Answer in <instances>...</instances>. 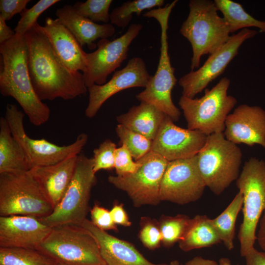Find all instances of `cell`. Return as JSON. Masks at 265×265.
<instances>
[{"instance_id": "obj_1", "label": "cell", "mask_w": 265, "mask_h": 265, "mask_svg": "<svg viewBox=\"0 0 265 265\" xmlns=\"http://www.w3.org/2000/svg\"><path fill=\"white\" fill-rule=\"evenodd\" d=\"M24 37L28 49V74L41 101L72 100L88 92L82 73L71 70L61 61L43 26L37 22Z\"/></svg>"}, {"instance_id": "obj_2", "label": "cell", "mask_w": 265, "mask_h": 265, "mask_svg": "<svg viewBox=\"0 0 265 265\" xmlns=\"http://www.w3.org/2000/svg\"><path fill=\"white\" fill-rule=\"evenodd\" d=\"M0 93L13 98L30 122L35 126L46 123L51 110L36 94L27 68L28 49L24 36L16 33L0 44Z\"/></svg>"}, {"instance_id": "obj_3", "label": "cell", "mask_w": 265, "mask_h": 265, "mask_svg": "<svg viewBox=\"0 0 265 265\" xmlns=\"http://www.w3.org/2000/svg\"><path fill=\"white\" fill-rule=\"evenodd\" d=\"M189 8L180 33L191 46L190 68L193 71L199 68L203 55L212 54L227 42L230 32L223 17L218 15L213 1L191 0Z\"/></svg>"}, {"instance_id": "obj_4", "label": "cell", "mask_w": 265, "mask_h": 265, "mask_svg": "<svg viewBox=\"0 0 265 265\" xmlns=\"http://www.w3.org/2000/svg\"><path fill=\"white\" fill-rule=\"evenodd\" d=\"M177 1V0H174L163 7L152 9L143 14L144 17L155 19L160 25V56L155 74L152 76L144 90L135 96L140 102H146L155 106L173 121L179 120L181 112L172 99V90L177 80L174 75L175 68L170 62L167 30L170 14Z\"/></svg>"}, {"instance_id": "obj_5", "label": "cell", "mask_w": 265, "mask_h": 265, "mask_svg": "<svg viewBox=\"0 0 265 265\" xmlns=\"http://www.w3.org/2000/svg\"><path fill=\"white\" fill-rule=\"evenodd\" d=\"M37 249L62 265H107L95 237L80 225L52 228Z\"/></svg>"}, {"instance_id": "obj_6", "label": "cell", "mask_w": 265, "mask_h": 265, "mask_svg": "<svg viewBox=\"0 0 265 265\" xmlns=\"http://www.w3.org/2000/svg\"><path fill=\"white\" fill-rule=\"evenodd\" d=\"M230 82L229 79L224 77L212 89L206 88L200 98L180 97L178 104L187 129L207 135L224 132L227 117L237 103L234 97L228 94Z\"/></svg>"}, {"instance_id": "obj_7", "label": "cell", "mask_w": 265, "mask_h": 265, "mask_svg": "<svg viewBox=\"0 0 265 265\" xmlns=\"http://www.w3.org/2000/svg\"><path fill=\"white\" fill-rule=\"evenodd\" d=\"M197 156L202 178L214 194L220 195L238 178L242 152L237 144L225 138L223 132L208 135Z\"/></svg>"}, {"instance_id": "obj_8", "label": "cell", "mask_w": 265, "mask_h": 265, "mask_svg": "<svg viewBox=\"0 0 265 265\" xmlns=\"http://www.w3.org/2000/svg\"><path fill=\"white\" fill-rule=\"evenodd\" d=\"M243 195L242 222L238 233L242 257L254 247L256 229L265 211V161L251 157L244 164L236 180Z\"/></svg>"}, {"instance_id": "obj_9", "label": "cell", "mask_w": 265, "mask_h": 265, "mask_svg": "<svg viewBox=\"0 0 265 265\" xmlns=\"http://www.w3.org/2000/svg\"><path fill=\"white\" fill-rule=\"evenodd\" d=\"M53 209L27 171L0 173V216L42 218Z\"/></svg>"}, {"instance_id": "obj_10", "label": "cell", "mask_w": 265, "mask_h": 265, "mask_svg": "<svg viewBox=\"0 0 265 265\" xmlns=\"http://www.w3.org/2000/svg\"><path fill=\"white\" fill-rule=\"evenodd\" d=\"M92 158L80 154L72 181L62 199L48 216L40 219L51 228L81 226L88 211L91 191L97 182ZM40 219V218H39Z\"/></svg>"}, {"instance_id": "obj_11", "label": "cell", "mask_w": 265, "mask_h": 265, "mask_svg": "<svg viewBox=\"0 0 265 265\" xmlns=\"http://www.w3.org/2000/svg\"><path fill=\"white\" fill-rule=\"evenodd\" d=\"M13 136L23 148L32 168L57 163L68 158L80 154L88 136L81 133L75 141L67 145L59 146L45 139H35L27 135L24 126V112L14 104H7L5 116Z\"/></svg>"}, {"instance_id": "obj_12", "label": "cell", "mask_w": 265, "mask_h": 265, "mask_svg": "<svg viewBox=\"0 0 265 265\" xmlns=\"http://www.w3.org/2000/svg\"><path fill=\"white\" fill-rule=\"evenodd\" d=\"M139 160L141 165L134 173L124 176L110 175L108 181L126 192L135 207L157 205L161 202L160 186L168 161L152 151Z\"/></svg>"}, {"instance_id": "obj_13", "label": "cell", "mask_w": 265, "mask_h": 265, "mask_svg": "<svg viewBox=\"0 0 265 265\" xmlns=\"http://www.w3.org/2000/svg\"><path fill=\"white\" fill-rule=\"evenodd\" d=\"M142 28L140 23L131 24L120 37L113 40L100 39L97 43V49L86 53V70L82 74L87 88L106 82L107 77L127 58L130 45Z\"/></svg>"}, {"instance_id": "obj_14", "label": "cell", "mask_w": 265, "mask_h": 265, "mask_svg": "<svg viewBox=\"0 0 265 265\" xmlns=\"http://www.w3.org/2000/svg\"><path fill=\"white\" fill-rule=\"evenodd\" d=\"M206 187L197 155L168 161L160 183V200L179 205L195 202L202 196Z\"/></svg>"}, {"instance_id": "obj_15", "label": "cell", "mask_w": 265, "mask_h": 265, "mask_svg": "<svg viewBox=\"0 0 265 265\" xmlns=\"http://www.w3.org/2000/svg\"><path fill=\"white\" fill-rule=\"evenodd\" d=\"M257 30L244 28L230 36L227 42L210 54L205 62L196 70L183 76L178 83L182 88V95L194 97L205 90L210 82L221 75L232 59L238 54L242 44L255 36Z\"/></svg>"}, {"instance_id": "obj_16", "label": "cell", "mask_w": 265, "mask_h": 265, "mask_svg": "<svg viewBox=\"0 0 265 265\" xmlns=\"http://www.w3.org/2000/svg\"><path fill=\"white\" fill-rule=\"evenodd\" d=\"M151 77L142 58H131L123 68L115 71L106 83L94 84L87 88L89 97L85 116L89 118L94 117L107 99L122 90L133 87L145 88Z\"/></svg>"}, {"instance_id": "obj_17", "label": "cell", "mask_w": 265, "mask_h": 265, "mask_svg": "<svg viewBox=\"0 0 265 265\" xmlns=\"http://www.w3.org/2000/svg\"><path fill=\"white\" fill-rule=\"evenodd\" d=\"M208 135L197 130L179 127L167 116L153 140L151 151L168 161L192 158L205 144Z\"/></svg>"}, {"instance_id": "obj_18", "label": "cell", "mask_w": 265, "mask_h": 265, "mask_svg": "<svg viewBox=\"0 0 265 265\" xmlns=\"http://www.w3.org/2000/svg\"><path fill=\"white\" fill-rule=\"evenodd\" d=\"M223 133L235 144L265 148V110L258 106H238L227 116Z\"/></svg>"}, {"instance_id": "obj_19", "label": "cell", "mask_w": 265, "mask_h": 265, "mask_svg": "<svg viewBox=\"0 0 265 265\" xmlns=\"http://www.w3.org/2000/svg\"><path fill=\"white\" fill-rule=\"evenodd\" d=\"M52 228L31 216H0V247L37 249Z\"/></svg>"}, {"instance_id": "obj_20", "label": "cell", "mask_w": 265, "mask_h": 265, "mask_svg": "<svg viewBox=\"0 0 265 265\" xmlns=\"http://www.w3.org/2000/svg\"><path fill=\"white\" fill-rule=\"evenodd\" d=\"M78 155L54 164L35 167L28 171L53 209L62 199L72 181Z\"/></svg>"}, {"instance_id": "obj_21", "label": "cell", "mask_w": 265, "mask_h": 265, "mask_svg": "<svg viewBox=\"0 0 265 265\" xmlns=\"http://www.w3.org/2000/svg\"><path fill=\"white\" fill-rule=\"evenodd\" d=\"M81 226L97 239L102 257L107 265H169L149 261L132 244L109 234L87 218Z\"/></svg>"}, {"instance_id": "obj_22", "label": "cell", "mask_w": 265, "mask_h": 265, "mask_svg": "<svg viewBox=\"0 0 265 265\" xmlns=\"http://www.w3.org/2000/svg\"><path fill=\"white\" fill-rule=\"evenodd\" d=\"M43 29L55 53L71 70L84 73L86 53L70 31L57 19L47 17Z\"/></svg>"}, {"instance_id": "obj_23", "label": "cell", "mask_w": 265, "mask_h": 265, "mask_svg": "<svg viewBox=\"0 0 265 265\" xmlns=\"http://www.w3.org/2000/svg\"><path fill=\"white\" fill-rule=\"evenodd\" d=\"M55 15L59 21L73 34L80 45L90 50L97 47L98 39H107L115 32L111 24H98L80 15L73 5H65L57 9Z\"/></svg>"}, {"instance_id": "obj_24", "label": "cell", "mask_w": 265, "mask_h": 265, "mask_svg": "<svg viewBox=\"0 0 265 265\" xmlns=\"http://www.w3.org/2000/svg\"><path fill=\"white\" fill-rule=\"evenodd\" d=\"M167 115L155 106L140 102L116 117L119 124L153 140Z\"/></svg>"}, {"instance_id": "obj_25", "label": "cell", "mask_w": 265, "mask_h": 265, "mask_svg": "<svg viewBox=\"0 0 265 265\" xmlns=\"http://www.w3.org/2000/svg\"><path fill=\"white\" fill-rule=\"evenodd\" d=\"M30 170L26 155L13 136L4 117L0 118V173Z\"/></svg>"}, {"instance_id": "obj_26", "label": "cell", "mask_w": 265, "mask_h": 265, "mask_svg": "<svg viewBox=\"0 0 265 265\" xmlns=\"http://www.w3.org/2000/svg\"><path fill=\"white\" fill-rule=\"evenodd\" d=\"M220 242L211 219L206 215H196L190 219L187 229L178 244L182 251L188 252L211 247Z\"/></svg>"}, {"instance_id": "obj_27", "label": "cell", "mask_w": 265, "mask_h": 265, "mask_svg": "<svg viewBox=\"0 0 265 265\" xmlns=\"http://www.w3.org/2000/svg\"><path fill=\"white\" fill-rule=\"evenodd\" d=\"M218 11L223 14L230 33L239 29L255 27L265 34V21L258 20L246 12L239 3L231 0H214Z\"/></svg>"}, {"instance_id": "obj_28", "label": "cell", "mask_w": 265, "mask_h": 265, "mask_svg": "<svg viewBox=\"0 0 265 265\" xmlns=\"http://www.w3.org/2000/svg\"><path fill=\"white\" fill-rule=\"evenodd\" d=\"M243 201L242 194L239 191L223 212L215 218L211 219L221 242L228 250L234 247L236 223L238 214L242 210Z\"/></svg>"}, {"instance_id": "obj_29", "label": "cell", "mask_w": 265, "mask_h": 265, "mask_svg": "<svg viewBox=\"0 0 265 265\" xmlns=\"http://www.w3.org/2000/svg\"><path fill=\"white\" fill-rule=\"evenodd\" d=\"M0 265H60L36 249L0 247Z\"/></svg>"}, {"instance_id": "obj_30", "label": "cell", "mask_w": 265, "mask_h": 265, "mask_svg": "<svg viewBox=\"0 0 265 265\" xmlns=\"http://www.w3.org/2000/svg\"><path fill=\"white\" fill-rule=\"evenodd\" d=\"M164 3L163 0H128L113 9L110 13V21L112 25L124 28L128 26L134 14L139 16L144 10L161 7Z\"/></svg>"}, {"instance_id": "obj_31", "label": "cell", "mask_w": 265, "mask_h": 265, "mask_svg": "<svg viewBox=\"0 0 265 265\" xmlns=\"http://www.w3.org/2000/svg\"><path fill=\"white\" fill-rule=\"evenodd\" d=\"M190 219L182 214L175 216L162 215L159 221L162 236L161 244L165 248H170L179 242L184 236Z\"/></svg>"}, {"instance_id": "obj_32", "label": "cell", "mask_w": 265, "mask_h": 265, "mask_svg": "<svg viewBox=\"0 0 265 265\" xmlns=\"http://www.w3.org/2000/svg\"><path fill=\"white\" fill-rule=\"evenodd\" d=\"M116 132L122 145H124L136 161L151 151L153 141L118 124Z\"/></svg>"}, {"instance_id": "obj_33", "label": "cell", "mask_w": 265, "mask_h": 265, "mask_svg": "<svg viewBox=\"0 0 265 265\" xmlns=\"http://www.w3.org/2000/svg\"><path fill=\"white\" fill-rule=\"evenodd\" d=\"M112 2L111 0H87L77 2L73 6L79 14L93 22L108 24L110 21L109 8Z\"/></svg>"}, {"instance_id": "obj_34", "label": "cell", "mask_w": 265, "mask_h": 265, "mask_svg": "<svg viewBox=\"0 0 265 265\" xmlns=\"http://www.w3.org/2000/svg\"><path fill=\"white\" fill-rule=\"evenodd\" d=\"M60 1L59 0H40L30 8L25 9L20 13L21 18L14 31L24 36L37 23V19L48 8Z\"/></svg>"}, {"instance_id": "obj_35", "label": "cell", "mask_w": 265, "mask_h": 265, "mask_svg": "<svg viewBox=\"0 0 265 265\" xmlns=\"http://www.w3.org/2000/svg\"><path fill=\"white\" fill-rule=\"evenodd\" d=\"M139 238L143 245L150 250L160 247L162 236L159 221L148 216L141 217Z\"/></svg>"}, {"instance_id": "obj_36", "label": "cell", "mask_w": 265, "mask_h": 265, "mask_svg": "<svg viewBox=\"0 0 265 265\" xmlns=\"http://www.w3.org/2000/svg\"><path fill=\"white\" fill-rule=\"evenodd\" d=\"M116 144L107 139L93 151V171L96 174L100 170H111L114 168Z\"/></svg>"}, {"instance_id": "obj_37", "label": "cell", "mask_w": 265, "mask_h": 265, "mask_svg": "<svg viewBox=\"0 0 265 265\" xmlns=\"http://www.w3.org/2000/svg\"><path fill=\"white\" fill-rule=\"evenodd\" d=\"M140 160L134 161L132 157L124 145L116 148L114 168L117 176H124L134 173L141 166Z\"/></svg>"}, {"instance_id": "obj_38", "label": "cell", "mask_w": 265, "mask_h": 265, "mask_svg": "<svg viewBox=\"0 0 265 265\" xmlns=\"http://www.w3.org/2000/svg\"><path fill=\"white\" fill-rule=\"evenodd\" d=\"M91 221L99 228L104 230L118 231L117 225L113 222L110 211L95 204L90 210Z\"/></svg>"}, {"instance_id": "obj_39", "label": "cell", "mask_w": 265, "mask_h": 265, "mask_svg": "<svg viewBox=\"0 0 265 265\" xmlns=\"http://www.w3.org/2000/svg\"><path fill=\"white\" fill-rule=\"evenodd\" d=\"M30 1V0H0V16L6 21L9 20L16 14L22 13Z\"/></svg>"}, {"instance_id": "obj_40", "label": "cell", "mask_w": 265, "mask_h": 265, "mask_svg": "<svg viewBox=\"0 0 265 265\" xmlns=\"http://www.w3.org/2000/svg\"><path fill=\"white\" fill-rule=\"evenodd\" d=\"M113 222L116 225H120L125 227H130L132 222L125 210L123 205L121 203H115L110 211Z\"/></svg>"}, {"instance_id": "obj_41", "label": "cell", "mask_w": 265, "mask_h": 265, "mask_svg": "<svg viewBox=\"0 0 265 265\" xmlns=\"http://www.w3.org/2000/svg\"><path fill=\"white\" fill-rule=\"evenodd\" d=\"M246 265H265V252L259 251L255 247L244 257Z\"/></svg>"}, {"instance_id": "obj_42", "label": "cell", "mask_w": 265, "mask_h": 265, "mask_svg": "<svg viewBox=\"0 0 265 265\" xmlns=\"http://www.w3.org/2000/svg\"><path fill=\"white\" fill-rule=\"evenodd\" d=\"M6 21L0 16V44L9 40L16 34L15 31L7 25Z\"/></svg>"}, {"instance_id": "obj_43", "label": "cell", "mask_w": 265, "mask_h": 265, "mask_svg": "<svg viewBox=\"0 0 265 265\" xmlns=\"http://www.w3.org/2000/svg\"><path fill=\"white\" fill-rule=\"evenodd\" d=\"M259 225L257 240L262 251L265 252V211L261 217Z\"/></svg>"}, {"instance_id": "obj_44", "label": "cell", "mask_w": 265, "mask_h": 265, "mask_svg": "<svg viewBox=\"0 0 265 265\" xmlns=\"http://www.w3.org/2000/svg\"><path fill=\"white\" fill-rule=\"evenodd\" d=\"M185 265H219V264L212 260L196 256L188 261Z\"/></svg>"}, {"instance_id": "obj_45", "label": "cell", "mask_w": 265, "mask_h": 265, "mask_svg": "<svg viewBox=\"0 0 265 265\" xmlns=\"http://www.w3.org/2000/svg\"><path fill=\"white\" fill-rule=\"evenodd\" d=\"M219 265H232L230 260L227 258H221L218 262Z\"/></svg>"}, {"instance_id": "obj_46", "label": "cell", "mask_w": 265, "mask_h": 265, "mask_svg": "<svg viewBox=\"0 0 265 265\" xmlns=\"http://www.w3.org/2000/svg\"><path fill=\"white\" fill-rule=\"evenodd\" d=\"M169 265H181V264L178 261L174 260L170 262Z\"/></svg>"}, {"instance_id": "obj_47", "label": "cell", "mask_w": 265, "mask_h": 265, "mask_svg": "<svg viewBox=\"0 0 265 265\" xmlns=\"http://www.w3.org/2000/svg\"></svg>"}]
</instances>
